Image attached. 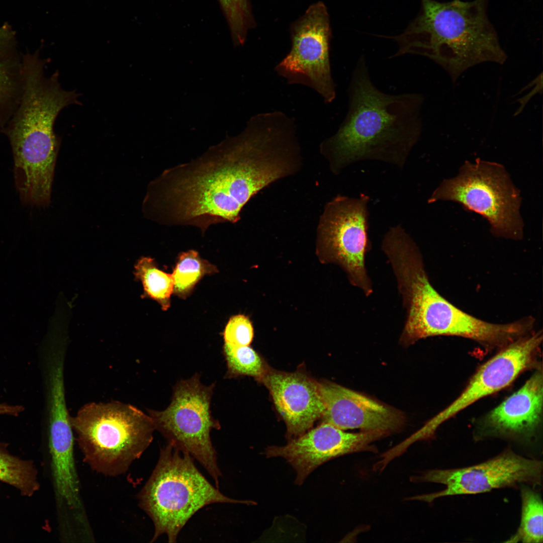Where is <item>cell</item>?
<instances>
[{"label": "cell", "instance_id": "cell-10", "mask_svg": "<svg viewBox=\"0 0 543 543\" xmlns=\"http://www.w3.org/2000/svg\"><path fill=\"white\" fill-rule=\"evenodd\" d=\"M370 197L338 195L325 206L318 227L322 251L330 261L340 265L350 283L366 296L372 293L365 263L370 249L368 236Z\"/></svg>", "mask_w": 543, "mask_h": 543}, {"label": "cell", "instance_id": "cell-8", "mask_svg": "<svg viewBox=\"0 0 543 543\" xmlns=\"http://www.w3.org/2000/svg\"><path fill=\"white\" fill-rule=\"evenodd\" d=\"M215 383L205 386L200 375L178 381L173 388L171 401L164 410H148L155 430L167 443L189 453L206 470L219 487L222 474L210 433L220 429L211 414V402Z\"/></svg>", "mask_w": 543, "mask_h": 543}, {"label": "cell", "instance_id": "cell-6", "mask_svg": "<svg viewBox=\"0 0 543 543\" xmlns=\"http://www.w3.org/2000/svg\"><path fill=\"white\" fill-rule=\"evenodd\" d=\"M457 202L481 215L494 235L512 239L523 236L521 198L504 166L478 159L466 161L458 174L443 180L427 200Z\"/></svg>", "mask_w": 543, "mask_h": 543}, {"label": "cell", "instance_id": "cell-12", "mask_svg": "<svg viewBox=\"0 0 543 543\" xmlns=\"http://www.w3.org/2000/svg\"><path fill=\"white\" fill-rule=\"evenodd\" d=\"M542 335H524L506 346L477 371L461 395L420 429L430 438L444 421L477 400L510 385L531 366L539 351Z\"/></svg>", "mask_w": 543, "mask_h": 543}, {"label": "cell", "instance_id": "cell-18", "mask_svg": "<svg viewBox=\"0 0 543 543\" xmlns=\"http://www.w3.org/2000/svg\"><path fill=\"white\" fill-rule=\"evenodd\" d=\"M521 500L520 524L507 542L542 543L543 542V505L536 489L522 484L519 487Z\"/></svg>", "mask_w": 543, "mask_h": 543}, {"label": "cell", "instance_id": "cell-5", "mask_svg": "<svg viewBox=\"0 0 543 543\" xmlns=\"http://www.w3.org/2000/svg\"><path fill=\"white\" fill-rule=\"evenodd\" d=\"M70 422L84 462L109 477L128 471L149 446L155 430L148 414L117 401L87 403Z\"/></svg>", "mask_w": 543, "mask_h": 543}, {"label": "cell", "instance_id": "cell-20", "mask_svg": "<svg viewBox=\"0 0 543 543\" xmlns=\"http://www.w3.org/2000/svg\"><path fill=\"white\" fill-rule=\"evenodd\" d=\"M218 272L217 268L202 259L195 250L182 252L178 256L172 276L173 292L182 298L188 297L197 283L205 275Z\"/></svg>", "mask_w": 543, "mask_h": 543}, {"label": "cell", "instance_id": "cell-24", "mask_svg": "<svg viewBox=\"0 0 543 543\" xmlns=\"http://www.w3.org/2000/svg\"><path fill=\"white\" fill-rule=\"evenodd\" d=\"M223 335L225 342L237 346H248L253 339V329L247 317L238 315L230 319Z\"/></svg>", "mask_w": 543, "mask_h": 543}, {"label": "cell", "instance_id": "cell-17", "mask_svg": "<svg viewBox=\"0 0 543 543\" xmlns=\"http://www.w3.org/2000/svg\"><path fill=\"white\" fill-rule=\"evenodd\" d=\"M22 54L16 33L5 22L0 26V131L20 101L24 87Z\"/></svg>", "mask_w": 543, "mask_h": 543}, {"label": "cell", "instance_id": "cell-14", "mask_svg": "<svg viewBox=\"0 0 543 543\" xmlns=\"http://www.w3.org/2000/svg\"><path fill=\"white\" fill-rule=\"evenodd\" d=\"M318 383L324 405L323 422L343 430L358 429L388 434L402 426V415L389 406L332 382Z\"/></svg>", "mask_w": 543, "mask_h": 543}, {"label": "cell", "instance_id": "cell-3", "mask_svg": "<svg viewBox=\"0 0 543 543\" xmlns=\"http://www.w3.org/2000/svg\"><path fill=\"white\" fill-rule=\"evenodd\" d=\"M489 1L421 0L418 15L403 33L392 37L399 48L394 56L427 57L444 68L454 82L475 65L503 64L507 56L487 16Z\"/></svg>", "mask_w": 543, "mask_h": 543}, {"label": "cell", "instance_id": "cell-4", "mask_svg": "<svg viewBox=\"0 0 543 543\" xmlns=\"http://www.w3.org/2000/svg\"><path fill=\"white\" fill-rule=\"evenodd\" d=\"M194 461L189 453L169 443L160 448L157 464L137 495L140 508L154 525L151 542L163 534L168 542H176L187 522L207 505L257 504L223 494L199 471Z\"/></svg>", "mask_w": 543, "mask_h": 543}, {"label": "cell", "instance_id": "cell-25", "mask_svg": "<svg viewBox=\"0 0 543 543\" xmlns=\"http://www.w3.org/2000/svg\"><path fill=\"white\" fill-rule=\"evenodd\" d=\"M24 410L22 406L0 404V415H8L16 416Z\"/></svg>", "mask_w": 543, "mask_h": 543}, {"label": "cell", "instance_id": "cell-21", "mask_svg": "<svg viewBox=\"0 0 543 543\" xmlns=\"http://www.w3.org/2000/svg\"><path fill=\"white\" fill-rule=\"evenodd\" d=\"M223 353L227 367L225 378L247 376L259 381L268 368L261 357L249 345L237 346L224 342Z\"/></svg>", "mask_w": 543, "mask_h": 543}, {"label": "cell", "instance_id": "cell-23", "mask_svg": "<svg viewBox=\"0 0 543 543\" xmlns=\"http://www.w3.org/2000/svg\"><path fill=\"white\" fill-rule=\"evenodd\" d=\"M235 45L244 44L247 32L256 25L249 0H218Z\"/></svg>", "mask_w": 543, "mask_h": 543}, {"label": "cell", "instance_id": "cell-16", "mask_svg": "<svg viewBox=\"0 0 543 543\" xmlns=\"http://www.w3.org/2000/svg\"><path fill=\"white\" fill-rule=\"evenodd\" d=\"M542 372H536L520 388L485 418L481 435L530 438L540 423L542 408Z\"/></svg>", "mask_w": 543, "mask_h": 543}, {"label": "cell", "instance_id": "cell-22", "mask_svg": "<svg viewBox=\"0 0 543 543\" xmlns=\"http://www.w3.org/2000/svg\"><path fill=\"white\" fill-rule=\"evenodd\" d=\"M0 481L31 496L39 488L37 471L31 462L13 456L0 448Z\"/></svg>", "mask_w": 543, "mask_h": 543}, {"label": "cell", "instance_id": "cell-19", "mask_svg": "<svg viewBox=\"0 0 543 543\" xmlns=\"http://www.w3.org/2000/svg\"><path fill=\"white\" fill-rule=\"evenodd\" d=\"M134 274L136 280L142 283L144 297L157 301L163 310H167L173 291L172 275L158 269L154 259L149 257H141L137 261Z\"/></svg>", "mask_w": 543, "mask_h": 543}, {"label": "cell", "instance_id": "cell-9", "mask_svg": "<svg viewBox=\"0 0 543 543\" xmlns=\"http://www.w3.org/2000/svg\"><path fill=\"white\" fill-rule=\"evenodd\" d=\"M542 461L527 458L507 448L480 463L463 468L434 469L413 477V482L441 484L440 491L417 495L410 500L431 503L443 497L474 495L502 488H519L525 484L538 489L541 486Z\"/></svg>", "mask_w": 543, "mask_h": 543}, {"label": "cell", "instance_id": "cell-2", "mask_svg": "<svg viewBox=\"0 0 543 543\" xmlns=\"http://www.w3.org/2000/svg\"><path fill=\"white\" fill-rule=\"evenodd\" d=\"M347 114L337 131L321 144L333 171L375 160L402 169L422 130V95H390L372 82L364 58L353 72Z\"/></svg>", "mask_w": 543, "mask_h": 543}, {"label": "cell", "instance_id": "cell-13", "mask_svg": "<svg viewBox=\"0 0 543 543\" xmlns=\"http://www.w3.org/2000/svg\"><path fill=\"white\" fill-rule=\"evenodd\" d=\"M388 434L381 431L349 433L323 422L283 446L267 447L266 458L281 457L296 471L295 483L301 485L323 464L334 458L357 452H377L371 444Z\"/></svg>", "mask_w": 543, "mask_h": 543}, {"label": "cell", "instance_id": "cell-1", "mask_svg": "<svg viewBox=\"0 0 543 543\" xmlns=\"http://www.w3.org/2000/svg\"><path fill=\"white\" fill-rule=\"evenodd\" d=\"M296 155L282 122L269 113L257 114L237 139L151 181L143 214L158 224L192 226L202 234L213 224L236 223L254 195L291 173Z\"/></svg>", "mask_w": 543, "mask_h": 543}, {"label": "cell", "instance_id": "cell-11", "mask_svg": "<svg viewBox=\"0 0 543 543\" xmlns=\"http://www.w3.org/2000/svg\"><path fill=\"white\" fill-rule=\"evenodd\" d=\"M292 46L275 70L290 84H301L318 93L325 103L336 97L331 74V32L327 9L322 2L311 5L291 25Z\"/></svg>", "mask_w": 543, "mask_h": 543}, {"label": "cell", "instance_id": "cell-7", "mask_svg": "<svg viewBox=\"0 0 543 543\" xmlns=\"http://www.w3.org/2000/svg\"><path fill=\"white\" fill-rule=\"evenodd\" d=\"M530 329L526 318L494 324L474 317L441 296L427 279L416 283L407 297L403 336L409 344L428 337L446 335L469 338L488 347H503Z\"/></svg>", "mask_w": 543, "mask_h": 543}, {"label": "cell", "instance_id": "cell-15", "mask_svg": "<svg viewBox=\"0 0 543 543\" xmlns=\"http://www.w3.org/2000/svg\"><path fill=\"white\" fill-rule=\"evenodd\" d=\"M269 392L285 421L289 440L311 429L321 418L324 405L318 382L301 372L289 373L269 367L258 381Z\"/></svg>", "mask_w": 543, "mask_h": 543}]
</instances>
